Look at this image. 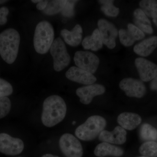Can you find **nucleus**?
I'll use <instances>...</instances> for the list:
<instances>
[{
  "label": "nucleus",
  "mask_w": 157,
  "mask_h": 157,
  "mask_svg": "<svg viewBox=\"0 0 157 157\" xmlns=\"http://www.w3.org/2000/svg\"><path fill=\"white\" fill-rule=\"evenodd\" d=\"M41 0H32V2L35 3H39Z\"/></svg>",
  "instance_id": "nucleus-38"
},
{
  "label": "nucleus",
  "mask_w": 157,
  "mask_h": 157,
  "mask_svg": "<svg viewBox=\"0 0 157 157\" xmlns=\"http://www.w3.org/2000/svg\"><path fill=\"white\" fill-rule=\"evenodd\" d=\"M66 76L71 81L87 85L94 84L97 81V78L93 74L76 67H70Z\"/></svg>",
  "instance_id": "nucleus-13"
},
{
  "label": "nucleus",
  "mask_w": 157,
  "mask_h": 157,
  "mask_svg": "<svg viewBox=\"0 0 157 157\" xmlns=\"http://www.w3.org/2000/svg\"><path fill=\"white\" fill-rule=\"evenodd\" d=\"M120 40L122 45L126 47L132 46L135 40L128 29H121L119 31Z\"/></svg>",
  "instance_id": "nucleus-24"
},
{
  "label": "nucleus",
  "mask_w": 157,
  "mask_h": 157,
  "mask_svg": "<svg viewBox=\"0 0 157 157\" xmlns=\"http://www.w3.org/2000/svg\"><path fill=\"white\" fill-rule=\"evenodd\" d=\"M157 47V36L149 37L134 46L135 53L141 56L147 57L151 54Z\"/></svg>",
  "instance_id": "nucleus-16"
},
{
  "label": "nucleus",
  "mask_w": 157,
  "mask_h": 157,
  "mask_svg": "<svg viewBox=\"0 0 157 157\" xmlns=\"http://www.w3.org/2000/svg\"><path fill=\"white\" fill-rule=\"evenodd\" d=\"M118 123L124 129L133 130L138 127L142 121L140 116L136 113L124 112L118 117Z\"/></svg>",
  "instance_id": "nucleus-15"
},
{
  "label": "nucleus",
  "mask_w": 157,
  "mask_h": 157,
  "mask_svg": "<svg viewBox=\"0 0 157 157\" xmlns=\"http://www.w3.org/2000/svg\"><path fill=\"white\" fill-rule=\"evenodd\" d=\"M149 157L144 156H140V157Z\"/></svg>",
  "instance_id": "nucleus-41"
},
{
  "label": "nucleus",
  "mask_w": 157,
  "mask_h": 157,
  "mask_svg": "<svg viewBox=\"0 0 157 157\" xmlns=\"http://www.w3.org/2000/svg\"><path fill=\"white\" fill-rule=\"evenodd\" d=\"M13 91L11 85L5 79L0 78V98L10 95Z\"/></svg>",
  "instance_id": "nucleus-26"
},
{
  "label": "nucleus",
  "mask_w": 157,
  "mask_h": 157,
  "mask_svg": "<svg viewBox=\"0 0 157 157\" xmlns=\"http://www.w3.org/2000/svg\"><path fill=\"white\" fill-rule=\"evenodd\" d=\"M119 87L125 92L128 97L131 98H142L146 93L145 85L142 81L136 78H124L120 82Z\"/></svg>",
  "instance_id": "nucleus-10"
},
{
  "label": "nucleus",
  "mask_w": 157,
  "mask_h": 157,
  "mask_svg": "<svg viewBox=\"0 0 157 157\" xmlns=\"http://www.w3.org/2000/svg\"><path fill=\"white\" fill-rule=\"evenodd\" d=\"M106 125L107 121L104 117L99 115L92 116L76 129L75 135L80 140H92L104 131Z\"/></svg>",
  "instance_id": "nucleus-4"
},
{
  "label": "nucleus",
  "mask_w": 157,
  "mask_h": 157,
  "mask_svg": "<svg viewBox=\"0 0 157 157\" xmlns=\"http://www.w3.org/2000/svg\"><path fill=\"white\" fill-rule=\"evenodd\" d=\"M9 11V9L6 7L0 8V25H4L7 23V16Z\"/></svg>",
  "instance_id": "nucleus-32"
},
{
  "label": "nucleus",
  "mask_w": 157,
  "mask_h": 157,
  "mask_svg": "<svg viewBox=\"0 0 157 157\" xmlns=\"http://www.w3.org/2000/svg\"><path fill=\"white\" fill-rule=\"evenodd\" d=\"M42 157H59L57 156L53 155L51 154H47L44 155L42 156Z\"/></svg>",
  "instance_id": "nucleus-36"
},
{
  "label": "nucleus",
  "mask_w": 157,
  "mask_h": 157,
  "mask_svg": "<svg viewBox=\"0 0 157 157\" xmlns=\"http://www.w3.org/2000/svg\"><path fill=\"white\" fill-rule=\"evenodd\" d=\"M139 6L147 16L152 18L157 17V1L143 0L140 1Z\"/></svg>",
  "instance_id": "nucleus-21"
},
{
  "label": "nucleus",
  "mask_w": 157,
  "mask_h": 157,
  "mask_svg": "<svg viewBox=\"0 0 157 157\" xmlns=\"http://www.w3.org/2000/svg\"><path fill=\"white\" fill-rule=\"evenodd\" d=\"M98 2L102 4L103 6H104V5H113L114 1H112V0H101V1H98Z\"/></svg>",
  "instance_id": "nucleus-35"
},
{
  "label": "nucleus",
  "mask_w": 157,
  "mask_h": 157,
  "mask_svg": "<svg viewBox=\"0 0 157 157\" xmlns=\"http://www.w3.org/2000/svg\"><path fill=\"white\" fill-rule=\"evenodd\" d=\"M128 30L136 40H141L145 37V34L135 25L129 23L128 25Z\"/></svg>",
  "instance_id": "nucleus-29"
},
{
  "label": "nucleus",
  "mask_w": 157,
  "mask_h": 157,
  "mask_svg": "<svg viewBox=\"0 0 157 157\" xmlns=\"http://www.w3.org/2000/svg\"><path fill=\"white\" fill-rule=\"evenodd\" d=\"M82 29L77 24L71 31L64 29L61 31V35L65 42L73 47H76L80 44L82 39Z\"/></svg>",
  "instance_id": "nucleus-17"
},
{
  "label": "nucleus",
  "mask_w": 157,
  "mask_h": 157,
  "mask_svg": "<svg viewBox=\"0 0 157 157\" xmlns=\"http://www.w3.org/2000/svg\"><path fill=\"white\" fill-rule=\"evenodd\" d=\"M140 154L144 156L157 157V142L154 141H146L142 144L139 149Z\"/></svg>",
  "instance_id": "nucleus-23"
},
{
  "label": "nucleus",
  "mask_w": 157,
  "mask_h": 157,
  "mask_svg": "<svg viewBox=\"0 0 157 157\" xmlns=\"http://www.w3.org/2000/svg\"><path fill=\"white\" fill-rule=\"evenodd\" d=\"M105 91L106 89L104 86L93 84L78 88L76 90V94L80 98L81 103L87 105L92 102L95 97L103 94Z\"/></svg>",
  "instance_id": "nucleus-12"
},
{
  "label": "nucleus",
  "mask_w": 157,
  "mask_h": 157,
  "mask_svg": "<svg viewBox=\"0 0 157 157\" xmlns=\"http://www.w3.org/2000/svg\"><path fill=\"white\" fill-rule=\"evenodd\" d=\"M24 144L21 139L14 138L6 133L0 134V152L8 155H16L21 153Z\"/></svg>",
  "instance_id": "nucleus-9"
},
{
  "label": "nucleus",
  "mask_w": 157,
  "mask_h": 157,
  "mask_svg": "<svg viewBox=\"0 0 157 157\" xmlns=\"http://www.w3.org/2000/svg\"><path fill=\"white\" fill-rule=\"evenodd\" d=\"M140 136L144 141H154L157 139V130L151 125L144 123L140 129Z\"/></svg>",
  "instance_id": "nucleus-20"
},
{
  "label": "nucleus",
  "mask_w": 157,
  "mask_h": 157,
  "mask_svg": "<svg viewBox=\"0 0 157 157\" xmlns=\"http://www.w3.org/2000/svg\"><path fill=\"white\" fill-rule=\"evenodd\" d=\"M134 19L133 21L151 26L150 21L148 19L146 14L141 9H137L135 10L134 12Z\"/></svg>",
  "instance_id": "nucleus-27"
},
{
  "label": "nucleus",
  "mask_w": 157,
  "mask_h": 157,
  "mask_svg": "<svg viewBox=\"0 0 157 157\" xmlns=\"http://www.w3.org/2000/svg\"></svg>",
  "instance_id": "nucleus-42"
},
{
  "label": "nucleus",
  "mask_w": 157,
  "mask_h": 157,
  "mask_svg": "<svg viewBox=\"0 0 157 157\" xmlns=\"http://www.w3.org/2000/svg\"><path fill=\"white\" fill-rule=\"evenodd\" d=\"M153 21L155 25L157 26V17L153 18Z\"/></svg>",
  "instance_id": "nucleus-37"
},
{
  "label": "nucleus",
  "mask_w": 157,
  "mask_h": 157,
  "mask_svg": "<svg viewBox=\"0 0 157 157\" xmlns=\"http://www.w3.org/2000/svg\"><path fill=\"white\" fill-rule=\"evenodd\" d=\"M20 42L19 34L14 29H7L0 34V55L7 63H13L17 58Z\"/></svg>",
  "instance_id": "nucleus-2"
},
{
  "label": "nucleus",
  "mask_w": 157,
  "mask_h": 157,
  "mask_svg": "<svg viewBox=\"0 0 157 157\" xmlns=\"http://www.w3.org/2000/svg\"><path fill=\"white\" fill-rule=\"evenodd\" d=\"M150 87L152 90L157 92V75L151 80L150 84Z\"/></svg>",
  "instance_id": "nucleus-34"
},
{
  "label": "nucleus",
  "mask_w": 157,
  "mask_h": 157,
  "mask_svg": "<svg viewBox=\"0 0 157 157\" xmlns=\"http://www.w3.org/2000/svg\"><path fill=\"white\" fill-rule=\"evenodd\" d=\"M127 132L120 126L115 127L112 132L104 130L99 135L101 141L108 143L122 144L126 141Z\"/></svg>",
  "instance_id": "nucleus-14"
},
{
  "label": "nucleus",
  "mask_w": 157,
  "mask_h": 157,
  "mask_svg": "<svg viewBox=\"0 0 157 157\" xmlns=\"http://www.w3.org/2000/svg\"><path fill=\"white\" fill-rule=\"evenodd\" d=\"M101 10L105 15L109 17H117L120 12L119 9L113 5L102 6L101 7Z\"/></svg>",
  "instance_id": "nucleus-30"
},
{
  "label": "nucleus",
  "mask_w": 157,
  "mask_h": 157,
  "mask_svg": "<svg viewBox=\"0 0 157 157\" xmlns=\"http://www.w3.org/2000/svg\"><path fill=\"white\" fill-rule=\"evenodd\" d=\"M67 110L66 103L61 97H48L43 102L41 117L42 123L48 128L54 126L64 119Z\"/></svg>",
  "instance_id": "nucleus-1"
},
{
  "label": "nucleus",
  "mask_w": 157,
  "mask_h": 157,
  "mask_svg": "<svg viewBox=\"0 0 157 157\" xmlns=\"http://www.w3.org/2000/svg\"><path fill=\"white\" fill-rule=\"evenodd\" d=\"M77 2V1H67L61 12L62 15L67 17H73L75 13L74 7Z\"/></svg>",
  "instance_id": "nucleus-28"
},
{
  "label": "nucleus",
  "mask_w": 157,
  "mask_h": 157,
  "mask_svg": "<svg viewBox=\"0 0 157 157\" xmlns=\"http://www.w3.org/2000/svg\"><path fill=\"white\" fill-rule=\"evenodd\" d=\"M8 1H4V0H0V4H3L6 3Z\"/></svg>",
  "instance_id": "nucleus-39"
},
{
  "label": "nucleus",
  "mask_w": 157,
  "mask_h": 157,
  "mask_svg": "<svg viewBox=\"0 0 157 157\" xmlns=\"http://www.w3.org/2000/svg\"><path fill=\"white\" fill-rule=\"evenodd\" d=\"M134 22L135 25L140 29V30L142 31L144 33H146L148 34H151L153 33V29L151 25L143 24L135 21H134Z\"/></svg>",
  "instance_id": "nucleus-31"
},
{
  "label": "nucleus",
  "mask_w": 157,
  "mask_h": 157,
  "mask_svg": "<svg viewBox=\"0 0 157 157\" xmlns=\"http://www.w3.org/2000/svg\"><path fill=\"white\" fill-rule=\"evenodd\" d=\"M74 61L77 67L93 74L98 69L100 64L99 58L88 51H78L75 53Z\"/></svg>",
  "instance_id": "nucleus-7"
},
{
  "label": "nucleus",
  "mask_w": 157,
  "mask_h": 157,
  "mask_svg": "<svg viewBox=\"0 0 157 157\" xmlns=\"http://www.w3.org/2000/svg\"><path fill=\"white\" fill-rule=\"evenodd\" d=\"M123 150L107 142H103L97 145L94 151L97 156L104 157L107 156L121 157L124 154Z\"/></svg>",
  "instance_id": "nucleus-18"
},
{
  "label": "nucleus",
  "mask_w": 157,
  "mask_h": 157,
  "mask_svg": "<svg viewBox=\"0 0 157 157\" xmlns=\"http://www.w3.org/2000/svg\"><path fill=\"white\" fill-rule=\"evenodd\" d=\"M61 150L66 157H82L83 148L81 144L71 134L62 135L59 141Z\"/></svg>",
  "instance_id": "nucleus-6"
},
{
  "label": "nucleus",
  "mask_w": 157,
  "mask_h": 157,
  "mask_svg": "<svg viewBox=\"0 0 157 157\" xmlns=\"http://www.w3.org/2000/svg\"><path fill=\"white\" fill-rule=\"evenodd\" d=\"M50 49L51 55L53 58L55 70L59 72L69 66L71 58L64 42L60 37H58L54 40Z\"/></svg>",
  "instance_id": "nucleus-5"
},
{
  "label": "nucleus",
  "mask_w": 157,
  "mask_h": 157,
  "mask_svg": "<svg viewBox=\"0 0 157 157\" xmlns=\"http://www.w3.org/2000/svg\"><path fill=\"white\" fill-rule=\"evenodd\" d=\"M48 1H41L36 6L37 9L40 11H43L47 6Z\"/></svg>",
  "instance_id": "nucleus-33"
},
{
  "label": "nucleus",
  "mask_w": 157,
  "mask_h": 157,
  "mask_svg": "<svg viewBox=\"0 0 157 157\" xmlns=\"http://www.w3.org/2000/svg\"><path fill=\"white\" fill-rule=\"evenodd\" d=\"M98 29L103 44L109 49H113L116 45L117 29L115 25L107 20L101 19L98 21Z\"/></svg>",
  "instance_id": "nucleus-8"
},
{
  "label": "nucleus",
  "mask_w": 157,
  "mask_h": 157,
  "mask_svg": "<svg viewBox=\"0 0 157 157\" xmlns=\"http://www.w3.org/2000/svg\"><path fill=\"white\" fill-rule=\"evenodd\" d=\"M11 108V102L7 97L0 98V119L5 117L8 114Z\"/></svg>",
  "instance_id": "nucleus-25"
},
{
  "label": "nucleus",
  "mask_w": 157,
  "mask_h": 157,
  "mask_svg": "<svg viewBox=\"0 0 157 157\" xmlns=\"http://www.w3.org/2000/svg\"><path fill=\"white\" fill-rule=\"evenodd\" d=\"M135 65L142 81H151L157 75V65L148 60L137 58L135 59Z\"/></svg>",
  "instance_id": "nucleus-11"
},
{
  "label": "nucleus",
  "mask_w": 157,
  "mask_h": 157,
  "mask_svg": "<svg viewBox=\"0 0 157 157\" xmlns=\"http://www.w3.org/2000/svg\"><path fill=\"white\" fill-rule=\"evenodd\" d=\"M54 30L48 21H43L39 23L35 29L34 46L37 53L44 54L50 49L54 42Z\"/></svg>",
  "instance_id": "nucleus-3"
},
{
  "label": "nucleus",
  "mask_w": 157,
  "mask_h": 157,
  "mask_svg": "<svg viewBox=\"0 0 157 157\" xmlns=\"http://www.w3.org/2000/svg\"><path fill=\"white\" fill-rule=\"evenodd\" d=\"M75 123H76V122H75V121L73 122V124H75Z\"/></svg>",
  "instance_id": "nucleus-40"
},
{
  "label": "nucleus",
  "mask_w": 157,
  "mask_h": 157,
  "mask_svg": "<svg viewBox=\"0 0 157 157\" xmlns=\"http://www.w3.org/2000/svg\"><path fill=\"white\" fill-rule=\"evenodd\" d=\"M66 2V0L48 1L47 6L43 11V13L48 15H55L59 12H61Z\"/></svg>",
  "instance_id": "nucleus-22"
},
{
  "label": "nucleus",
  "mask_w": 157,
  "mask_h": 157,
  "mask_svg": "<svg viewBox=\"0 0 157 157\" xmlns=\"http://www.w3.org/2000/svg\"><path fill=\"white\" fill-rule=\"evenodd\" d=\"M103 45L98 29H95L91 36L86 37L82 42V45L85 49H91L94 51L100 50L103 47Z\"/></svg>",
  "instance_id": "nucleus-19"
}]
</instances>
